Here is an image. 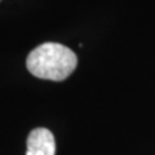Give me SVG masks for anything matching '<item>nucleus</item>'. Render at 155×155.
Segmentation results:
<instances>
[{"label":"nucleus","mask_w":155,"mask_h":155,"mask_svg":"<svg viewBox=\"0 0 155 155\" xmlns=\"http://www.w3.org/2000/svg\"><path fill=\"white\" fill-rule=\"evenodd\" d=\"M78 65V57L70 48L58 43H44L30 52L26 58L27 70L39 79L62 81Z\"/></svg>","instance_id":"1"},{"label":"nucleus","mask_w":155,"mask_h":155,"mask_svg":"<svg viewBox=\"0 0 155 155\" xmlns=\"http://www.w3.org/2000/svg\"><path fill=\"white\" fill-rule=\"evenodd\" d=\"M26 155H56L54 136L47 128L32 129L27 137Z\"/></svg>","instance_id":"2"}]
</instances>
